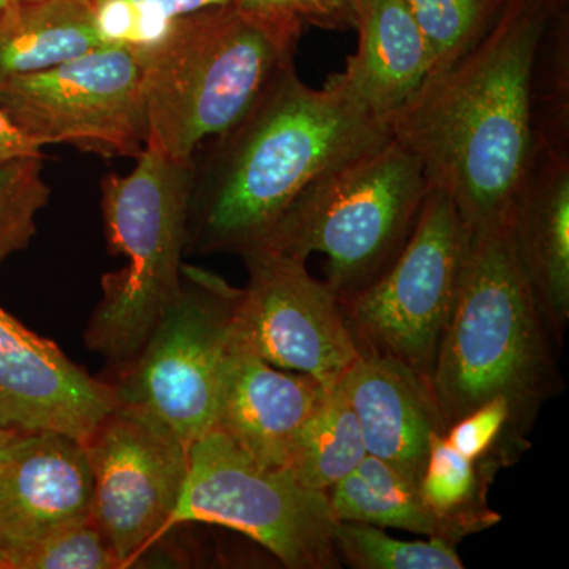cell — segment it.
I'll return each instance as SVG.
<instances>
[{
	"mask_svg": "<svg viewBox=\"0 0 569 569\" xmlns=\"http://www.w3.org/2000/svg\"><path fill=\"white\" fill-rule=\"evenodd\" d=\"M326 496L337 520L370 523L380 529L391 527L456 546L471 535L496 527L490 520L441 516L427 503L417 482L370 455Z\"/></svg>",
	"mask_w": 569,
	"mask_h": 569,
	"instance_id": "cell-19",
	"label": "cell"
},
{
	"mask_svg": "<svg viewBox=\"0 0 569 569\" xmlns=\"http://www.w3.org/2000/svg\"><path fill=\"white\" fill-rule=\"evenodd\" d=\"M0 110L41 148L137 159L148 142L140 58L127 44L0 82Z\"/></svg>",
	"mask_w": 569,
	"mask_h": 569,
	"instance_id": "cell-10",
	"label": "cell"
},
{
	"mask_svg": "<svg viewBox=\"0 0 569 569\" xmlns=\"http://www.w3.org/2000/svg\"><path fill=\"white\" fill-rule=\"evenodd\" d=\"M569 0H507L492 28L443 73L389 116L392 140L445 190L467 224L482 230L509 220L529 168L530 73L535 50Z\"/></svg>",
	"mask_w": 569,
	"mask_h": 569,
	"instance_id": "cell-1",
	"label": "cell"
},
{
	"mask_svg": "<svg viewBox=\"0 0 569 569\" xmlns=\"http://www.w3.org/2000/svg\"><path fill=\"white\" fill-rule=\"evenodd\" d=\"M41 149L43 148L26 137L0 110V162L18 157H43Z\"/></svg>",
	"mask_w": 569,
	"mask_h": 569,
	"instance_id": "cell-31",
	"label": "cell"
},
{
	"mask_svg": "<svg viewBox=\"0 0 569 569\" xmlns=\"http://www.w3.org/2000/svg\"><path fill=\"white\" fill-rule=\"evenodd\" d=\"M193 182L194 159L174 160L144 148L132 173H111L100 183L108 247L127 263L103 276L102 299L84 340L116 377L137 358L181 290Z\"/></svg>",
	"mask_w": 569,
	"mask_h": 569,
	"instance_id": "cell-5",
	"label": "cell"
},
{
	"mask_svg": "<svg viewBox=\"0 0 569 569\" xmlns=\"http://www.w3.org/2000/svg\"><path fill=\"white\" fill-rule=\"evenodd\" d=\"M367 449L353 408L339 387L326 388L288 452L282 470L306 488L328 492L365 460Z\"/></svg>",
	"mask_w": 569,
	"mask_h": 569,
	"instance_id": "cell-21",
	"label": "cell"
},
{
	"mask_svg": "<svg viewBox=\"0 0 569 569\" xmlns=\"http://www.w3.org/2000/svg\"><path fill=\"white\" fill-rule=\"evenodd\" d=\"M10 2L11 0H0V13L6 10V7L9 6Z\"/></svg>",
	"mask_w": 569,
	"mask_h": 569,
	"instance_id": "cell-34",
	"label": "cell"
},
{
	"mask_svg": "<svg viewBox=\"0 0 569 569\" xmlns=\"http://www.w3.org/2000/svg\"><path fill=\"white\" fill-rule=\"evenodd\" d=\"M41 157L0 162V266L28 249L37 233V213L50 201Z\"/></svg>",
	"mask_w": 569,
	"mask_h": 569,
	"instance_id": "cell-26",
	"label": "cell"
},
{
	"mask_svg": "<svg viewBox=\"0 0 569 569\" xmlns=\"http://www.w3.org/2000/svg\"><path fill=\"white\" fill-rule=\"evenodd\" d=\"M116 568H122L121 560L92 518L44 539L13 565V569Z\"/></svg>",
	"mask_w": 569,
	"mask_h": 569,
	"instance_id": "cell-28",
	"label": "cell"
},
{
	"mask_svg": "<svg viewBox=\"0 0 569 569\" xmlns=\"http://www.w3.org/2000/svg\"><path fill=\"white\" fill-rule=\"evenodd\" d=\"M241 257L249 283L236 309L234 346L335 387L359 356L335 291L310 276L306 261L264 247Z\"/></svg>",
	"mask_w": 569,
	"mask_h": 569,
	"instance_id": "cell-11",
	"label": "cell"
},
{
	"mask_svg": "<svg viewBox=\"0 0 569 569\" xmlns=\"http://www.w3.org/2000/svg\"><path fill=\"white\" fill-rule=\"evenodd\" d=\"M119 406L111 383L93 378L50 339L0 307V427L63 433L88 443Z\"/></svg>",
	"mask_w": 569,
	"mask_h": 569,
	"instance_id": "cell-14",
	"label": "cell"
},
{
	"mask_svg": "<svg viewBox=\"0 0 569 569\" xmlns=\"http://www.w3.org/2000/svg\"><path fill=\"white\" fill-rule=\"evenodd\" d=\"M92 518V473L81 441L51 430L14 432L0 447V567Z\"/></svg>",
	"mask_w": 569,
	"mask_h": 569,
	"instance_id": "cell-13",
	"label": "cell"
},
{
	"mask_svg": "<svg viewBox=\"0 0 569 569\" xmlns=\"http://www.w3.org/2000/svg\"><path fill=\"white\" fill-rule=\"evenodd\" d=\"M200 522L241 531L288 569H339L337 519L325 492L261 467L219 429L189 448V473L168 530Z\"/></svg>",
	"mask_w": 569,
	"mask_h": 569,
	"instance_id": "cell-7",
	"label": "cell"
},
{
	"mask_svg": "<svg viewBox=\"0 0 569 569\" xmlns=\"http://www.w3.org/2000/svg\"><path fill=\"white\" fill-rule=\"evenodd\" d=\"M241 295L242 288L222 277L183 264L181 290L140 353L111 383L119 403L148 411L187 448L212 430Z\"/></svg>",
	"mask_w": 569,
	"mask_h": 569,
	"instance_id": "cell-8",
	"label": "cell"
},
{
	"mask_svg": "<svg viewBox=\"0 0 569 569\" xmlns=\"http://www.w3.org/2000/svg\"><path fill=\"white\" fill-rule=\"evenodd\" d=\"M14 432H17V430L2 429V427H0V447H2Z\"/></svg>",
	"mask_w": 569,
	"mask_h": 569,
	"instance_id": "cell-33",
	"label": "cell"
},
{
	"mask_svg": "<svg viewBox=\"0 0 569 569\" xmlns=\"http://www.w3.org/2000/svg\"><path fill=\"white\" fill-rule=\"evenodd\" d=\"M498 470L492 463L463 458L449 447L445 436H436L430 441L419 490L441 516L485 519L497 526L501 516L489 508L488 490Z\"/></svg>",
	"mask_w": 569,
	"mask_h": 569,
	"instance_id": "cell-23",
	"label": "cell"
},
{
	"mask_svg": "<svg viewBox=\"0 0 569 569\" xmlns=\"http://www.w3.org/2000/svg\"><path fill=\"white\" fill-rule=\"evenodd\" d=\"M11 2H37V0H11Z\"/></svg>",
	"mask_w": 569,
	"mask_h": 569,
	"instance_id": "cell-35",
	"label": "cell"
},
{
	"mask_svg": "<svg viewBox=\"0 0 569 569\" xmlns=\"http://www.w3.org/2000/svg\"><path fill=\"white\" fill-rule=\"evenodd\" d=\"M358 48L331 80L387 123L432 73V54L403 0H356Z\"/></svg>",
	"mask_w": 569,
	"mask_h": 569,
	"instance_id": "cell-18",
	"label": "cell"
},
{
	"mask_svg": "<svg viewBox=\"0 0 569 569\" xmlns=\"http://www.w3.org/2000/svg\"><path fill=\"white\" fill-rule=\"evenodd\" d=\"M325 389L316 378L284 372L233 343L220 376L213 429L261 467L282 470Z\"/></svg>",
	"mask_w": 569,
	"mask_h": 569,
	"instance_id": "cell-15",
	"label": "cell"
},
{
	"mask_svg": "<svg viewBox=\"0 0 569 569\" xmlns=\"http://www.w3.org/2000/svg\"><path fill=\"white\" fill-rule=\"evenodd\" d=\"M455 306L430 376L445 427L493 399L509 408L505 458L530 448L539 411L565 391L559 348L516 254L509 220L468 231Z\"/></svg>",
	"mask_w": 569,
	"mask_h": 569,
	"instance_id": "cell-3",
	"label": "cell"
},
{
	"mask_svg": "<svg viewBox=\"0 0 569 569\" xmlns=\"http://www.w3.org/2000/svg\"><path fill=\"white\" fill-rule=\"evenodd\" d=\"M535 146L569 153V3L542 32L530 73Z\"/></svg>",
	"mask_w": 569,
	"mask_h": 569,
	"instance_id": "cell-22",
	"label": "cell"
},
{
	"mask_svg": "<svg viewBox=\"0 0 569 569\" xmlns=\"http://www.w3.org/2000/svg\"><path fill=\"white\" fill-rule=\"evenodd\" d=\"M432 54L430 78L443 73L488 33L507 0H403Z\"/></svg>",
	"mask_w": 569,
	"mask_h": 569,
	"instance_id": "cell-24",
	"label": "cell"
},
{
	"mask_svg": "<svg viewBox=\"0 0 569 569\" xmlns=\"http://www.w3.org/2000/svg\"><path fill=\"white\" fill-rule=\"evenodd\" d=\"M508 425V403L493 399L449 426L445 438L463 458L503 468L508 467L505 458Z\"/></svg>",
	"mask_w": 569,
	"mask_h": 569,
	"instance_id": "cell-29",
	"label": "cell"
},
{
	"mask_svg": "<svg viewBox=\"0 0 569 569\" xmlns=\"http://www.w3.org/2000/svg\"><path fill=\"white\" fill-rule=\"evenodd\" d=\"M509 223L519 263L560 351L569 326V153L535 146Z\"/></svg>",
	"mask_w": 569,
	"mask_h": 569,
	"instance_id": "cell-16",
	"label": "cell"
},
{
	"mask_svg": "<svg viewBox=\"0 0 569 569\" xmlns=\"http://www.w3.org/2000/svg\"><path fill=\"white\" fill-rule=\"evenodd\" d=\"M108 44L134 50L160 36L176 18L234 0H88Z\"/></svg>",
	"mask_w": 569,
	"mask_h": 569,
	"instance_id": "cell-27",
	"label": "cell"
},
{
	"mask_svg": "<svg viewBox=\"0 0 569 569\" xmlns=\"http://www.w3.org/2000/svg\"><path fill=\"white\" fill-rule=\"evenodd\" d=\"M329 6L336 11L337 17L343 22L346 28H351L353 24V13L356 0H328Z\"/></svg>",
	"mask_w": 569,
	"mask_h": 569,
	"instance_id": "cell-32",
	"label": "cell"
},
{
	"mask_svg": "<svg viewBox=\"0 0 569 569\" xmlns=\"http://www.w3.org/2000/svg\"><path fill=\"white\" fill-rule=\"evenodd\" d=\"M468 236L452 198L432 187L396 260L342 305L359 353L387 356L430 383Z\"/></svg>",
	"mask_w": 569,
	"mask_h": 569,
	"instance_id": "cell-9",
	"label": "cell"
},
{
	"mask_svg": "<svg viewBox=\"0 0 569 569\" xmlns=\"http://www.w3.org/2000/svg\"><path fill=\"white\" fill-rule=\"evenodd\" d=\"M239 7L323 29L346 28L328 0H234Z\"/></svg>",
	"mask_w": 569,
	"mask_h": 569,
	"instance_id": "cell-30",
	"label": "cell"
},
{
	"mask_svg": "<svg viewBox=\"0 0 569 569\" xmlns=\"http://www.w3.org/2000/svg\"><path fill=\"white\" fill-rule=\"evenodd\" d=\"M104 44L88 0L10 2L0 13V82L52 69Z\"/></svg>",
	"mask_w": 569,
	"mask_h": 569,
	"instance_id": "cell-20",
	"label": "cell"
},
{
	"mask_svg": "<svg viewBox=\"0 0 569 569\" xmlns=\"http://www.w3.org/2000/svg\"><path fill=\"white\" fill-rule=\"evenodd\" d=\"M84 447L93 522L126 567L168 530L189 473V448L148 411L123 403Z\"/></svg>",
	"mask_w": 569,
	"mask_h": 569,
	"instance_id": "cell-12",
	"label": "cell"
},
{
	"mask_svg": "<svg viewBox=\"0 0 569 569\" xmlns=\"http://www.w3.org/2000/svg\"><path fill=\"white\" fill-rule=\"evenodd\" d=\"M337 387L358 418L367 455L419 486L430 441L447 433L429 383L395 359L359 353Z\"/></svg>",
	"mask_w": 569,
	"mask_h": 569,
	"instance_id": "cell-17",
	"label": "cell"
},
{
	"mask_svg": "<svg viewBox=\"0 0 569 569\" xmlns=\"http://www.w3.org/2000/svg\"><path fill=\"white\" fill-rule=\"evenodd\" d=\"M389 138L346 88L331 78L309 88L290 63L194 162L187 249L242 254L260 246L313 179Z\"/></svg>",
	"mask_w": 569,
	"mask_h": 569,
	"instance_id": "cell-2",
	"label": "cell"
},
{
	"mask_svg": "<svg viewBox=\"0 0 569 569\" xmlns=\"http://www.w3.org/2000/svg\"><path fill=\"white\" fill-rule=\"evenodd\" d=\"M0 569H2V567H0Z\"/></svg>",
	"mask_w": 569,
	"mask_h": 569,
	"instance_id": "cell-36",
	"label": "cell"
},
{
	"mask_svg": "<svg viewBox=\"0 0 569 569\" xmlns=\"http://www.w3.org/2000/svg\"><path fill=\"white\" fill-rule=\"evenodd\" d=\"M335 545L340 561L356 569H463L458 546L440 538L403 541L370 523L337 520Z\"/></svg>",
	"mask_w": 569,
	"mask_h": 569,
	"instance_id": "cell-25",
	"label": "cell"
},
{
	"mask_svg": "<svg viewBox=\"0 0 569 569\" xmlns=\"http://www.w3.org/2000/svg\"><path fill=\"white\" fill-rule=\"evenodd\" d=\"M430 189L418 157L389 138L313 179L257 247L326 254V283L343 305L396 260Z\"/></svg>",
	"mask_w": 569,
	"mask_h": 569,
	"instance_id": "cell-6",
	"label": "cell"
},
{
	"mask_svg": "<svg viewBox=\"0 0 569 569\" xmlns=\"http://www.w3.org/2000/svg\"><path fill=\"white\" fill-rule=\"evenodd\" d=\"M301 21L238 3L176 18L140 48L148 142L174 160H193L252 110L284 67L295 63Z\"/></svg>",
	"mask_w": 569,
	"mask_h": 569,
	"instance_id": "cell-4",
	"label": "cell"
}]
</instances>
